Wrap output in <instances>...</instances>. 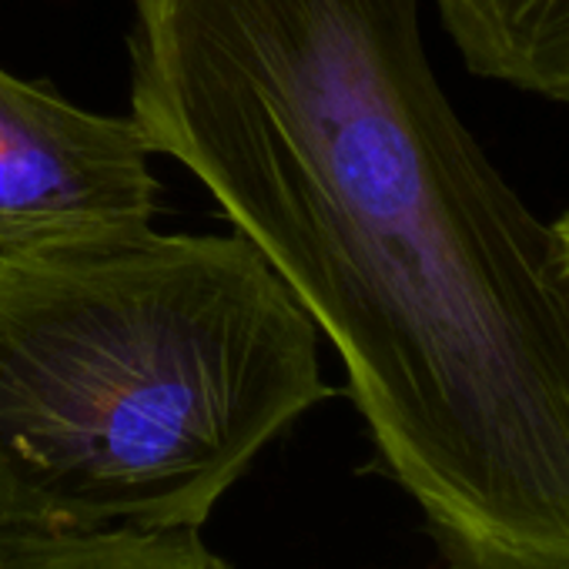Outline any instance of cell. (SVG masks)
Returning a JSON list of instances; mask_svg holds the SVG:
<instances>
[{
    "label": "cell",
    "instance_id": "6da1fadb",
    "mask_svg": "<svg viewBox=\"0 0 569 569\" xmlns=\"http://www.w3.org/2000/svg\"><path fill=\"white\" fill-rule=\"evenodd\" d=\"M422 0H131V118L346 366L449 569H569V248L439 88Z\"/></svg>",
    "mask_w": 569,
    "mask_h": 569
},
{
    "label": "cell",
    "instance_id": "7a4b0ae2",
    "mask_svg": "<svg viewBox=\"0 0 569 569\" xmlns=\"http://www.w3.org/2000/svg\"><path fill=\"white\" fill-rule=\"evenodd\" d=\"M332 396L316 322L238 231L0 251V526L201 529Z\"/></svg>",
    "mask_w": 569,
    "mask_h": 569
},
{
    "label": "cell",
    "instance_id": "3957f363",
    "mask_svg": "<svg viewBox=\"0 0 569 569\" xmlns=\"http://www.w3.org/2000/svg\"><path fill=\"white\" fill-rule=\"evenodd\" d=\"M151 158L131 114L84 111L0 68V251L151 224Z\"/></svg>",
    "mask_w": 569,
    "mask_h": 569
},
{
    "label": "cell",
    "instance_id": "277c9868",
    "mask_svg": "<svg viewBox=\"0 0 569 569\" xmlns=\"http://www.w3.org/2000/svg\"><path fill=\"white\" fill-rule=\"evenodd\" d=\"M466 68L569 108V0H436Z\"/></svg>",
    "mask_w": 569,
    "mask_h": 569
},
{
    "label": "cell",
    "instance_id": "5b68a950",
    "mask_svg": "<svg viewBox=\"0 0 569 569\" xmlns=\"http://www.w3.org/2000/svg\"><path fill=\"white\" fill-rule=\"evenodd\" d=\"M0 569H231L198 529L54 532L0 526Z\"/></svg>",
    "mask_w": 569,
    "mask_h": 569
},
{
    "label": "cell",
    "instance_id": "8992f818",
    "mask_svg": "<svg viewBox=\"0 0 569 569\" xmlns=\"http://www.w3.org/2000/svg\"><path fill=\"white\" fill-rule=\"evenodd\" d=\"M556 231H559V238L566 241V248H569V211L556 221Z\"/></svg>",
    "mask_w": 569,
    "mask_h": 569
}]
</instances>
